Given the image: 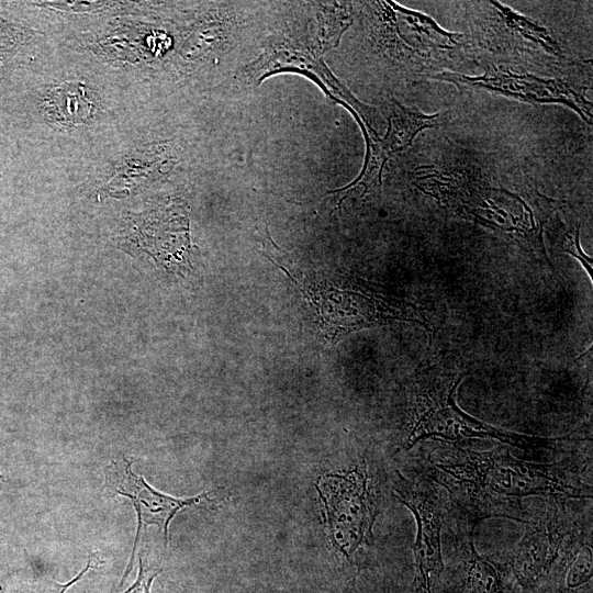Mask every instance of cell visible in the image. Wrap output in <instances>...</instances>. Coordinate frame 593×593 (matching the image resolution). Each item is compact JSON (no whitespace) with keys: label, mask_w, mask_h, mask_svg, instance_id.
<instances>
[{"label":"cell","mask_w":593,"mask_h":593,"mask_svg":"<svg viewBox=\"0 0 593 593\" xmlns=\"http://www.w3.org/2000/svg\"><path fill=\"white\" fill-rule=\"evenodd\" d=\"M428 462L430 478L445 489L466 529L492 517L526 523L529 496L592 497V488L561 465L516 459L507 448L474 451L450 445L429 454Z\"/></svg>","instance_id":"1"},{"label":"cell","mask_w":593,"mask_h":593,"mask_svg":"<svg viewBox=\"0 0 593 593\" xmlns=\"http://www.w3.org/2000/svg\"><path fill=\"white\" fill-rule=\"evenodd\" d=\"M564 510L555 500L546 512L526 522V530L508 562L522 593H545L564 581L580 545Z\"/></svg>","instance_id":"2"},{"label":"cell","mask_w":593,"mask_h":593,"mask_svg":"<svg viewBox=\"0 0 593 593\" xmlns=\"http://www.w3.org/2000/svg\"><path fill=\"white\" fill-rule=\"evenodd\" d=\"M315 488L329 540L335 550L353 563L355 553L371 545L376 503L366 471L356 468L318 478Z\"/></svg>","instance_id":"3"},{"label":"cell","mask_w":593,"mask_h":593,"mask_svg":"<svg viewBox=\"0 0 593 593\" xmlns=\"http://www.w3.org/2000/svg\"><path fill=\"white\" fill-rule=\"evenodd\" d=\"M432 478L409 479L396 472L394 490L398 499L415 516L414 593H439L445 570L440 530L446 508L444 492Z\"/></svg>","instance_id":"4"},{"label":"cell","mask_w":593,"mask_h":593,"mask_svg":"<svg viewBox=\"0 0 593 593\" xmlns=\"http://www.w3.org/2000/svg\"><path fill=\"white\" fill-rule=\"evenodd\" d=\"M432 79L460 87L481 88L532 103H563L572 108L586 123H592V104L568 83L529 74H515L502 66L488 65L482 76L469 77L452 71L427 75Z\"/></svg>","instance_id":"5"},{"label":"cell","mask_w":593,"mask_h":593,"mask_svg":"<svg viewBox=\"0 0 593 593\" xmlns=\"http://www.w3.org/2000/svg\"><path fill=\"white\" fill-rule=\"evenodd\" d=\"M132 461L125 457L112 462L104 469L105 482L103 489H109L112 493L131 499L137 513L138 525L134 540L128 566L122 578V585L134 563V556L141 530L148 525H156L161 528L165 537V545L168 542V527L174 516L183 507L211 502L214 499V491L203 492L199 495L178 499L153 489L143 477L132 471Z\"/></svg>","instance_id":"6"},{"label":"cell","mask_w":593,"mask_h":593,"mask_svg":"<svg viewBox=\"0 0 593 593\" xmlns=\"http://www.w3.org/2000/svg\"><path fill=\"white\" fill-rule=\"evenodd\" d=\"M456 385L449 391L448 396L439 402H434L418 417L414 428L409 435L406 448L413 447L418 440L436 437L448 440H459L471 437H491L502 443L517 446L523 449H553L555 444L561 438H541L515 433L502 432L492 426L480 423L462 413L454 403L452 393Z\"/></svg>","instance_id":"7"},{"label":"cell","mask_w":593,"mask_h":593,"mask_svg":"<svg viewBox=\"0 0 593 593\" xmlns=\"http://www.w3.org/2000/svg\"><path fill=\"white\" fill-rule=\"evenodd\" d=\"M295 71L324 82V89L340 97L356 110L366 125L371 127L367 115L370 108L357 100L327 69L322 58L313 52L304 51L298 43L288 40L272 42L254 61L245 66L239 74L250 85H259L267 77Z\"/></svg>","instance_id":"8"},{"label":"cell","mask_w":593,"mask_h":593,"mask_svg":"<svg viewBox=\"0 0 593 593\" xmlns=\"http://www.w3.org/2000/svg\"><path fill=\"white\" fill-rule=\"evenodd\" d=\"M474 529L466 530L439 593H522L507 563L493 562L474 546Z\"/></svg>","instance_id":"9"},{"label":"cell","mask_w":593,"mask_h":593,"mask_svg":"<svg viewBox=\"0 0 593 593\" xmlns=\"http://www.w3.org/2000/svg\"><path fill=\"white\" fill-rule=\"evenodd\" d=\"M445 120L446 116L443 113L425 114L391 99L388 128L385 136L381 138L383 147L392 156L410 146L417 133L441 125Z\"/></svg>","instance_id":"10"},{"label":"cell","mask_w":593,"mask_h":593,"mask_svg":"<svg viewBox=\"0 0 593 593\" xmlns=\"http://www.w3.org/2000/svg\"><path fill=\"white\" fill-rule=\"evenodd\" d=\"M45 111L58 123H85L93 114V104L80 83L67 82L51 91L45 102Z\"/></svg>","instance_id":"11"},{"label":"cell","mask_w":593,"mask_h":593,"mask_svg":"<svg viewBox=\"0 0 593 593\" xmlns=\"http://www.w3.org/2000/svg\"><path fill=\"white\" fill-rule=\"evenodd\" d=\"M388 3L404 18L419 48L452 49L459 46L465 37L463 34L450 33L443 30L432 18L423 13L400 7L392 1Z\"/></svg>","instance_id":"12"},{"label":"cell","mask_w":593,"mask_h":593,"mask_svg":"<svg viewBox=\"0 0 593 593\" xmlns=\"http://www.w3.org/2000/svg\"><path fill=\"white\" fill-rule=\"evenodd\" d=\"M489 4L496 10L497 15L505 25L514 30L519 36L541 46L548 54L562 55L560 47L545 27L497 1H489Z\"/></svg>","instance_id":"13"},{"label":"cell","mask_w":593,"mask_h":593,"mask_svg":"<svg viewBox=\"0 0 593 593\" xmlns=\"http://www.w3.org/2000/svg\"><path fill=\"white\" fill-rule=\"evenodd\" d=\"M593 574V555L591 544H581L571 560L563 581L566 590H577L591 582Z\"/></svg>","instance_id":"14"},{"label":"cell","mask_w":593,"mask_h":593,"mask_svg":"<svg viewBox=\"0 0 593 593\" xmlns=\"http://www.w3.org/2000/svg\"><path fill=\"white\" fill-rule=\"evenodd\" d=\"M163 571L160 567L147 564L139 557V572L137 580L126 590L132 593H149L153 580Z\"/></svg>","instance_id":"15"},{"label":"cell","mask_w":593,"mask_h":593,"mask_svg":"<svg viewBox=\"0 0 593 593\" xmlns=\"http://www.w3.org/2000/svg\"><path fill=\"white\" fill-rule=\"evenodd\" d=\"M353 591H354V593H359L358 590H357V588H356V585H355V583H354V585H353Z\"/></svg>","instance_id":"16"}]
</instances>
